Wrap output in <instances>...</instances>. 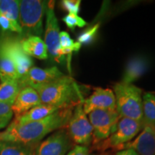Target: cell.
<instances>
[{
	"label": "cell",
	"mask_w": 155,
	"mask_h": 155,
	"mask_svg": "<svg viewBox=\"0 0 155 155\" xmlns=\"http://www.w3.org/2000/svg\"><path fill=\"white\" fill-rule=\"evenodd\" d=\"M83 103L75 107L65 129L75 146L88 147L92 143L93 127L83 111Z\"/></svg>",
	"instance_id": "8992f818"
},
{
	"label": "cell",
	"mask_w": 155,
	"mask_h": 155,
	"mask_svg": "<svg viewBox=\"0 0 155 155\" xmlns=\"http://www.w3.org/2000/svg\"><path fill=\"white\" fill-rule=\"evenodd\" d=\"M40 104L42 103L38 92L32 87H25L20 89L11 108L15 118H17Z\"/></svg>",
	"instance_id": "5bb4252c"
},
{
	"label": "cell",
	"mask_w": 155,
	"mask_h": 155,
	"mask_svg": "<svg viewBox=\"0 0 155 155\" xmlns=\"http://www.w3.org/2000/svg\"><path fill=\"white\" fill-rule=\"evenodd\" d=\"M0 41L15 64L19 80L33 67V61L22 50L21 37L4 36L0 38Z\"/></svg>",
	"instance_id": "30bf717a"
},
{
	"label": "cell",
	"mask_w": 155,
	"mask_h": 155,
	"mask_svg": "<svg viewBox=\"0 0 155 155\" xmlns=\"http://www.w3.org/2000/svg\"><path fill=\"white\" fill-rule=\"evenodd\" d=\"M60 45H61V53L64 57H65L68 69L71 73V62L73 53L79 51L81 48V45L78 42H75L67 32L62 31L60 32Z\"/></svg>",
	"instance_id": "d6986e66"
},
{
	"label": "cell",
	"mask_w": 155,
	"mask_h": 155,
	"mask_svg": "<svg viewBox=\"0 0 155 155\" xmlns=\"http://www.w3.org/2000/svg\"><path fill=\"white\" fill-rule=\"evenodd\" d=\"M0 28L4 31H12L22 35V29L20 25L16 24L5 16L0 11Z\"/></svg>",
	"instance_id": "4316f807"
},
{
	"label": "cell",
	"mask_w": 155,
	"mask_h": 155,
	"mask_svg": "<svg viewBox=\"0 0 155 155\" xmlns=\"http://www.w3.org/2000/svg\"><path fill=\"white\" fill-rule=\"evenodd\" d=\"M48 7L47 1L22 0L19 1V23L22 29L21 38L42 35V21Z\"/></svg>",
	"instance_id": "277c9868"
},
{
	"label": "cell",
	"mask_w": 155,
	"mask_h": 155,
	"mask_svg": "<svg viewBox=\"0 0 155 155\" xmlns=\"http://www.w3.org/2000/svg\"><path fill=\"white\" fill-rule=\"evenodd\" d=\"M132 149L139 155H155V129L150 125L143 126L141 132L133 141L121 147V150Z\"/></svg>",
	"instance_id": "4fadbf2b"
},
{
	"label": "cell",
	"mask_w": 155,
	"mask_h": 155,
	"mask_svg": "<svg viewBox=\"0 0 155 155\" xmlns=\"http://www.w3.org/2000/svg\"><path fill=\"white\" fill-rule=\"evenodd\" d=\"M116 109H96L88 114V119L93 127V145H96L111 135L120 119Z\"/></svg>",
	"instance_id": "52a82bcc"
},
{
	"label": "cell",
	"mask_w": 155,
	"mask_h": 155,
	"mask_svg": "<svg viewBox=\"0 0 155 155\" xmlns=\"http://www.w3.org/2000/svg\"><path fill=\"white\" fill-rule=\"evenodd\" d=\"M115 155H139L132 149H126L116 152Z\"/></svg>",
	"instance_id": "f546056e"
},
{
	"label": "cell",
	"mask_w": 155,
	"mask_h": 155,
	"mask_svg": "<svg viewBox=\"0 0 155 155\" xmlns=\"http://www.w3.org/2000/svg\"><path fill=\"white\" fill-rule=\"evenodd\" d=\"M62 108L64 107H58V106L42 104L32 108V109L22 114V116L17 118H15V119L12 121L17 124H23L39 121V120L45 119V117L50 116V114H53L54 112L61 109Z\"/></svg>",
	"instance_id": "e0dca14e"
},
{
	"label": "cell",
	"mask_w": 155,
	"mask_h": 155,
	"mask_svg": "<svg viewBox=\"0 0 155 155\" xmlns=\"http://www.w3.org/2000/svg\"><path fill=\"white\" fill-rule=\"evenodd\" d=\"M116 111L120 117L142 122V90L134 84L117 83L114 86Z\"/></svg>",
	"instance_id": "3957f363"
},
{
	"label": "cell",
	"mask_w": 155,
	"mask_h": 155,
	"mask_svg": "<svg viewBox=\"0 0 155 155\" xmlns=\"http://www.w3.org/2000/svg\"><path fill=\"white\" fill-rule=\"evenodd\" d=\"M83 107L86 115L96 109L115 110V95L109 88H96L90 96L83 101Z\"/></svg>",
	"instance_id": "7c38bea8"
},
{
	"label": "cell",
	"mask_w": 155,
	"mask_h": 155,
	"mask_svg": "<svg viewBox=\"0 0 155 155\" xmlns=\"http://www.w3.org/2000/svg\"><path fill=\"white\" fill-rule=\"evenodd\" d=\"M142 129L143 124L141 121L129 118H120L111 135L105 140L94 145L95 148L101 152L108 149L120 151L124 144L132 140Z\"/></svg>",
	"instance_id": "5b68a950"
},
{
	"label": "cell",
	"mask_w": 155,
	"mask_h": 155,
	"mask_svg": "<svg viewBox=\"0 0 155 155\" xmlns=\"http://www.w3.org/2000/svg\"><path fill=\"white\" fill-rule=\"evenodd\" d=\"M75 107H64L43 119L19 124L14 121L0 133V141L35 147L46 136L66 127Z\"/></svg>",
	"instance_id": "6da1fadb"
},
{
	"label": "cell",
	"mask_w": 155,
	"mask_h": 155,
	"mask_svg": "<svg viewBox=\"0 0 155 155\" xmlns=\"http://www.w3.org/2000/svg\"><path fill=\"white\" fill-rule=\"evenodd\" d=\"M21 45L25 53L30 57L40 60H46L49 57L46 45L40 37L32 35L21 38Z\"/></svg>",
	"instance_id": "2e32d148"
},
{
	"label": "cell",
	"mask_w": 155,
	"mask_h": 155,
	"mask_svg": "<svg viewBox=\"0 0 155 155\" xmlns=\"http://www.w3.org/2000/svg\"><path fill=\"white\" fill-rule=\"evenodd\" d=\"M55 2L48 1L46 9V27L45 43L48 49V55L58 63L65 61V57L62 55L60 45V28L54 10Z\"/></svg>",
	"instance_id": "ba28073f"
},
{
	"label": "cell",
	"mask_w": 155,
	"mask_h": 155,
	"mask_svg": "<svg viewBox=\"0 0 155 155\" xmlns=\"http://www.w3.org/2000/svg\"><path fill=\"white\" fill-rule=\"evenodd\" d=\"M32 88L38 92L42 104L75 107L85 99L81 87L72 77L67 75Z\"/></svg>",
	"instance_id": "7a4b0ae2"
},
{
	"label": "cell",
	"mask_w": 155,
	"mask_h": 155,
	"mask_svg": "<svg viewBox=\"0 0 155 155\" xmlns=\"http://www.w3.org/2000/svg\"><path fill=\"white\" fill-rule=\"evenodd\" d=\"M80 0H63L61 2L62 9L68 12V14L77 15L80 11Z\"/></svg>",
	"instance_id": "83f0119b"
},
{
	"label": "cell",
	"mask_w": 155,
	"mask_h": 155,
	"mask_svg": "<svg viewBox=\"0 0 155 155\" xmlns=\"http://www.w3.org/2000/svg\"><path fill=\"white\" fill-rule=\"evenodd\" d=\"M20 88L17 81H6L0 85V102L12 106L16 100Z\"/></svg>",
	"instance_id": "7402d4cb"
},
{
	"label": "cell",
	"mask_w": 155,
	"mask_h": 155,
	"mask_svg": "<svg viewBox=\"0 0 155 155\" xmlns=\"http://www.w3.org/2000/svg\"><path fill=\"white\" fill-rule=\"evenodd\" d=\"M150 61L145 56L134 55L127 61L121 78V83L133 84L148 71Z\"/></svg>",
	"instance_id": "9a60e30c"
},
{
	"label": "cell",
	"mask_w": 155,
	"mask_h": 155,
	"mask_svg": "<svg viewBox=\"0 0 155 155\" xmlns=\"http://www.w3.org/2000/svg\"><path fill=\"white\" fill-rule=\"evenodd\" d=\"M66 155H91L88 147L76 145Z\"/></svg>",
	"instance_id": "f1b7e54d"
},
{
	"label": "cell",
	"mask_w": 155,
	"mask_h": 155,
	"mask_svg": "<svg viewBox=\"0 0 155 155\" xmlns=\"http://www.w3.org/2000/svg\"><path fill=\"white\" fill-rule=\"evenodd\" d=\"M35 147L12 141H0V155H34Z\"/></svg>",
	"instance_id": "44dd1931"
},
{
	"label": "cell",
	"mask_w": 155,
	"mask_h": 155,
	"mask_svg": "<svg viewBox=\"0 0 155 155\" xmlns=\"http://www.w3.org/2000/svg\"><path fill=\"white\" fill-rule=\"evenodd\" d=\"M100 28V24L94 25V26L91 27L86 29V30L83 31V32L78 36L77 42L81 45H89L94 42V39L96 38V36Z\"/></svg>",
	"instance_id": "cb8c5ba5"
},
{
	"label": "cell",
	"mask_w": 155,
	"mask_h": 155,
	"mask_svg": "<svg viewBox=\"0 0 155 155\" xmlns=\"http://www.w3.org/2000/svg\"><path fill=\"white\" fill-rule=\"evenodd\" d=\"M143 126L150 125L155 129V94L146 92L142 95Z\"/></svg>",
	"instance_id": "ffe728a7"
},
{
	"label": "cell",
	"mask_w": 155,
	"mask_h": 155,
	"mask_svg": "<svg viewBox=\"0 0 155 155\" xmlns=\"http://www.w3.org/2000/svg\"><path fill=\"white\" fill-rule=\"evenodd\" d=\"M0 11L12 22L19 25V1L18 0H0Z\"/></svg>",
	"instance_id": "603a6c76"
},
{
	"label": "cell",
	"mask_w": 155,
	"mask_h": 155,
	"mask_svg": "<svg viewBox=\"0 0 155 155\" xmlns=\"http://www.w3.org/2000/svg\"><path fill=\"white\" fill-rule=\"evenodd\" d=\"M65 75L56 66L48 68H40L33 66L28 72L17 80L20 89L25 87H33L45 84Z\"/></svg>",
	"instance_id": "8fae6325"
},
{
	"label": "cell",
	"mask_w": 155,
	"mask_h": 155,
	"mask_svg": "<svg viewBox=\"0 0 155 155\" xmlns=\"http://www.w3.org/2000/svg\"><path fill=\"white\" fill-rule=\"evenodd\" d=\"M11 80H18V75L14 63L0 41V81L2 83Z\"/></svg>",
	"instance_id": "ac0fdd59"
},
{
	"label": "cell",
	"mask_w": 155,
	"mask_h": 155,
	"mask_svg": "<svg viewBox=\"0 0 155 155\" xmlns=\"http://www.w3.org/2000/svg\"><path fill=\"white\" fill-rule=\"evenodd\" d=\"M75 146L64 127L38 143L35 148L34 155H66Z\"/></svg>",
	"instance_id": "9c48e42d"
},
{
	"label": "cell",
	"mask_w": 155,
	"mask_h": 155,
	"mask_svg": "<svg viewBox=\"0 0 155 155\" xmlns=\"http://www.w3.org/2000/svg\"><path fill=\"white\" fill-rule=\"evenodd\" d=\"M63 21L65 22L68 28L71 30H74L77 27L81 28L88 25V23L82 17L73 14H68L65 15L63 18Z\"/></svg>",
	"instance_id": "d4e9b609"
},
{
	"label": "cell",
	"mask_w": 155,
	"mask_h": 155,
	"mask_svg": "<svg viewBox=\"0 0 155 155\" xmlns=\"http://www.w3.org/2000/svg\"><path fill=\"white\" fill-rule=\"evenodd\" d=\"M13 114L10 106L0 102V129H5L8 126Z\"/></svg>",
	"instance_id": "484cf974"
}]
</instances>
